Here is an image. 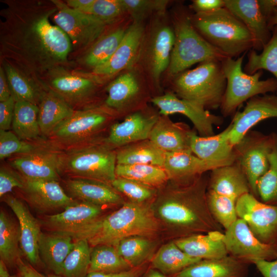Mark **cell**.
I'll use <instances>...</instances> for the list:
<instances>
[{
    "instance_id": "obj_56",
    "label": "cell",
    "mask_w": 277,
    "mask_h": 277,
    "mask_svg": "<svg viewBox=\"0 0 277 277\" xmlns=\"http://www.w3.org/2000/svg\"><path fill=\"white\" fill-rule=\"evenodd\" d=\"M252 264L263 277H277V258L272 261L256 260Z\"/></svg>"
},
{
    "instance_id": "obj_17",
    "label": "cell",
    "mask_w": 277,
    "mask_h": 277,
    "mask_svg": "<svg viewBox=\"0 0 277 277\" xmlns=\"http://www.w3.org/2000/svg\"><path fill=\"white\" fill-rule=\"evenodd\" d=\"M159 116L140 112L130 114L120 123L112 125L108 135L102 143L116 150L125 145L149 139L152 129Z\"/></svg>"
},
{
    "instance_id": "obj_45",
    "label": "cell",
    "mask_w": 277,
    "mask_h": 277,
    "mask_svg": "<svg viewBox=\"0 0 277 277\" xmlns=\"http://www.w3.org/2000/svg\"><path fill=\"white\" fill-rule=\"evenodd\" d=\"M86 240L74 241V245L66 257L62 268L63 277H86L92 249Z\"/></svg>"
},
{
    "instance_id": "obj_60",
    "label": "cell",
    "mask_w": 277,
    "mask_h": 277,
    "mask_svg": "<svg viewBox=\"0 0 277 277\" xmlns=\"http://www.w3.org/2000/svg\"><path fill=\"white\" fill-rule=\"evenodd\" d=\"M268 24L272 30L274 26H277V7L271 9L266 15Z\"/></svg>"
},
{
    "instance_id": "obj_33",
    "label": "cell",
    "mask_w": 277,
    "mask_h": 277,
    "mask_svg": "<svg viewBox=\"0 0 277 277\" xmlns=\"http://www.w3.org/2000/svg\"><path fill=\"white\" fill-rule=\"evenodd\" d=\"M116 164H150L163 167L165 152L149 139L117 148Z\"/></svg>"
},
{
    "instance_id": "obj_41",
    "label": "cell",
    "mask_w": 277,
    "mask_h": 277,
    "mask_svg": "<svg viewBox=\"0 0 277 277\" xmlns=\"http://www.w3.org/2000/svg\"><path fill=\"white\" fill-rule=\"evenodd\" d=\"M131 268L114 246L98 245L92 249L88 273H115Z\"/></svg>"
},
{
    "instance_id": "obj_42",
    "label": "cell",
    "mask_w": 277,
    "mask_h": 277,
    "mask_svg": "<svg viewBox=\"0 0 277 277\" xmlns=\"http://www.w3.org/2000/svg\"><path fill=\"white\" fill-rule=\"evenodd\" d=\"M247 57L244 68L245 73L253 74L259 70H265L271 72L277 81V26L272 28L271 37L262 52L259 54L251 49L248 51Z\"/></svg>"
},
{
    "instance_id": "obj_52",
    "label": "cell",
    "mask_w": 277,
    "mask_h": 277,
    "mask_svg": "<svg viewBox=\"0 0 277 277\" xmlns=\"http://www.w3.org/2000/svg\"><path fill=\"white\" fill-rule=\"evenodd\" d=\"M24 183V177L16 170L9 167L1 166L0 169L1 197H4L14 188L22 189Z\"/></svg>"
},
{
    "instance_id": "obj_58",
    "label": "cell",
    "mask_w": 277,
    "mask_h": 277,
    "mask_svg": "<svg viewBox=\"0 0 277 277\" xmlns=\"http://www.w3.org/2000/svg\"><path fill=\"white\" fill-rule=\"evenodd\" d=\"M12 96L7 78L3 66L0 67V102L5 101Z\"/></svg>"
},
{
    "instance_id": "obj_1",
    "label": "cell",
    "mask_w": 277,
    "mask_h": 277,
    "mask_svg": "<svg viewBox=\"0 0 277 277\" xmlns=\"http://www.w3.org/2000/svg\"><path fill=\"white\" fill-rule=\"evenodd\" d=\"M1 10V60H6L33 79L67 63L71 42L50 18L57 10L51 1H6Z\"/></svg>"
},
{
    "instance_id": "obj_8",
    "label": "cell",
    "mask_w": 277,
    "mask_h": 277,
    "mask_svg": "<svg viewBox=\"0 0 277 277\" xmlns=\"http://www.w3.org/2000/svg\"><path fill=\"white\" fill-rule=\"evenodd\" d=\"M116 150L93 143L63 153L62 171L72 175L111 185L116 178Z\"/></svg>"
},
{
    "instance_id": "obj_18",
    "label": "cell",
    "mask_w": 277,
    "mask_h": 277,
    "mask_svg": "<svg viewBox=\"0 0 277 277\" xmlns=\"http://www.w3.org/2000/svg\"><path fill=\"white\" fill-rule=\"evenodd\" d=\"M225 7L247 28L253 38V49L262 51L272 36L259 0H224Z\"/></svg>"
},
{
    "instance_id": "obj_38",
    "label": "cell",
    "mask_w": 277,
    "mask_h": 277,
    "mask_svg": "<svg viewBox=\"0 0 277 277\" xmlns=\"http://www.w3.org/2000/svg\"><path fill=\"white\" fill-rule=\"evenodd\" d=\"M201 260L186 254L174 241L159 249L152 259V265L162 273L174 275Z\"/></svg>"
},
{
    "instance_id": "obj_22",
    "label": "cell",
    "mask_w": 277,
    "mask_h": 277,
    "mask_svg": "<svg viewBox=\"0 0 277 277\" xmlns=\"http://www.w3.org/2000/svg\"><path fill=\"white\" fill-rule=\"evenodd\" d=\"M70 194L81 202L103 207L122 205L121 195L108 183L86 178L71 177L65 182Z\"/></svg>"
},
{
    "instance_id": "obj_11",
    "label": "cell",
    "mask_w": 277,
    "mask_h": 277,
    "mask_svg": "<svg viewBox=\"0 0 277 277\" xmlns=\"http://www.w3.org/2000/svg\"><path fill=\"white\" fill-rule=\"evenodd\" d=\"M228 255L249 265L256 260L272 261L277 258V245L260 241L246 222L238 218L223 235Z\"/></svg>"
},
{
    "instance_id": "obj_55",
    "label": "cell",
    "mask_w": 277,
    "mask_h": 277,
    "mask_svg": "<svg viewBox=\"0 0 277 277\" xmlns=\"http://www.w3.org/2000/svg\"><path fill=\"white\" fill-rule=\"evenodd\" d=\"M19 277H63L56 274L45 275L37 271L29 262L21 258L16 265Z\"/></svg>"
},
{
    "instance_id": "obj_10",
    "label": "cell",
    "mask_w": 277,
    "mask_h": 277,
    "mask_svg": "<svg viewBox=\"0 0 277 277\" xmlns=\"http://www.w3.org/2000/svg\"><path fill=\"white\" fill-rule=\"evenodd\" d=\"M109 108L94 107L74 111L60 124L51 137L59 143L76 144L92 137L104 129L113 117Z\"/></svg>"
},
{
    "instance_id": "obj_48",
    "label": "cell",
    "mask_w": 277,
    "mask_h": 277,
    "mask_svg": "<svg viewBox=\"0 0 277 277\" xmlns=\"http://www.w3.org/2000/svg\"><path fill=\"white\" fill-rule=\"evenodd\" d=\"M111 185L118 192L129 199V201L137 203H149L155 197L158 189L130 179L117 177Z\"/></svg>"
},
{
    "instance_id": "obj_12",
    "label": "cell",
    "mask_w": 277,
    "mask_h": 277,
    "mask_svg": "<svg viewBox=\"0 0 277 277\" xmlns=\"http://www.w3.org/2000/svg\"><path fill=\"white\" fill-rule=\"evenodd\" d=\"M236 211L260 241L277 245V205L264 203L248 193L237 200Z\"/></svg>"
},
{
    "instance_id": "obj_57",
    "label": "cell",
    "mask_w": 277,
    "mask_h": 277,
    "mask_svg": "<svg viewBox=\"0 0 277 277\" xmlns=\"http://www.w3.org/2000/svg\"><path fill=\"white\" fill-rule=\"evenodd\" d=\"M142 269L137 267L115 273H104L99 272H89L86 277H138Z\"/></svg>"
},
{
    "instance_id": "obj_21",
    "label": "cell",
    "mask_w": 277,
    "mask_h": 277,
    "mask_svg": "<svg viewBox=\"0 0 277 277\" xmlns=\"http://www.w3.org/2000/svg\"><path fill=\"white\" fill-rule=\"evenodd\" d=\"M102 212L101 206L76 202L59 213L45 216L40 223L50 232L68 234L97 219Z\"/></svg>"
},
{
    "instance_id": "obj_19",
    "label": "cell",
    "mask_w": 277,
    "mask_h": 277,
    "mask_svg": "<svg viewBox=\"0 0 277 277\" xmlns=\"http://www.w3.org/2000/svg\"><path fill=\"white\" fill-rule=\"evenodd\" d=\"M20 190L30 205L41 212L65 209L76 203L67 195L56 181L25 178L24 186Z\"/></svg>"
},
{
    "instance_id": "obj_25",
    "label": "cell",
    "mask_w": 277,
    "mask_h": 277,
    "mask_svg": "<svg viewBox=\"0 0 277 277\" xmlns=\"http://www.w3.org/2000/svg\"><path fill=\"white\" fill-rule=\"evenodd\" d=\"M226 165L222 162L205 161L196 156L191 150H183L165 152L163 168L169 181L179 182L192 179Z\"/></svg>"
},
{
    "instance_id": "obj_16",
    "label": "cell",
    "mask_w": 277,
    "mask_h": 277,
    "mask_svg": "<svg viewBox=\"0 0 277 277\" xmlns=\"http://www.w3.org/2000/svg\"><path fill=\"white\" fill-rule=\"evenodd\" d=\"M277 117V95L266 94L249 99L243 111L236 112L231 122L229 139L234 146L259 122Z\"/></svg>"
},
{
    "instance_id": "obj_29",
    "label": "cell",
    "mask_w": 277,
    "mask_h": 277,
    "mask_svg": "<svg viewBox=\"0 0 277 277\" xmlns=\"http://www.w3.org/2000/svg\"><path fill=\"white\" fill-rule=\"evenodd\" d=\"M222 231H212L177 239L174 242L191 257L201 260L217 259L228 255Z\"/></svg>"
},
{
    "instance_id": "obj_27",
    "label": "cell",
    "mask_w": 277,
    "mask_h": 277,
    "mask_svg": "<svg viewBox=\"0 0 277 277\" xmlns=\"http://www.w3.org/2000/svg\"><path fill=\"white\" fill-rule=\"evenodd\" d=\"M192 132L186 124L173 122L168 116L162 115L153 126L149 139L165 152L191 150Z\"/></svg>"
},
{
    "instance_id": "obj_13",
    "label": "cell",
    "mask_w": 277,
    "mask_h": 277,
    "mask_svg": "<svg viewBox=\"0 0 277 277\" xmlns=\"http://www.w3.org/2000/svg\"><path fill=\"white\" fill-rule=\"evenodd\" d=\"M52 1L57 8L53 20L68 36L74 47H84L100 37L106 23L91 14L70 8L65 2Z\"/></svg>"
},
{
    "instance_id": "obj_34",
    "label": "cell",
    "mask_w": 277,
    "mask_h": 277,
    "mask_svg": "<svg viewBox=\"0 0 277 277\" xmlns=\"http://www.w3.org/2000/svg\"><path fill=\"white\" fill-rule=\"evenodd\" d=\"M12 96L15 101H26L38 105L44 91L39 84L13 64L1 60Z\"/></svg>"
},
{
    "instance_id": "obj_9",
    "label": "cell",
    "mask_w": 277,
    "mask_h": 277,
    "mask_svg": "<svg viewBox=\"0 0 277 277\" xmlns=\"http://www.w3.org/2000/svg\"><path fill=\"white\" fill-rule=\"evenodd\" d=\"M276 134L266 135L250 130L234 146L236 160L246 174L250 193L258 199L257 184L269 169V155Z\"/></svg>"
},
{
    "instance_id": "obj_50",
    "label": "cell",
    "mask_w": 277,
    "mask_h": 277,
    "mask_svg": "<svg viewBox=\"0 0 277 277\" xmlns=\"http://www.w3.org/2000/svg\"><path fill=\"white\" fill-rule=\"evenodd\" d=\"M125 11L139 23L153 12L163 13L168 4L166 0H121Z\"/></svg>"
},
{
    "instance_id": "obj_61",
    "label": "cell",
    "mask_w": 277,
    "mask_h": 277,
    "mask_svg": "<svg viewBox=\"0 0 277 277\" xmlns=\"http://www.w3.org/2000/svg\"><path fill=\"white\" fill-rule=\"evenodd\" d=\"M259 3L266 15L271 9L277 7V0H259Z\"/></svg>"
},
{
    "instance_id": "obj_6",
    "label": "cell",
    "mask_w": 277,
    "mask_h": 277,
    "mask_svg": "<svg viewBox=\"0 0 277 277\" xmlns=\"http://www.w3.org/2000/svg\"><path fill=\"white\" fill-rule=\"evenodd\" d=\"M191 15L183 11L174 21V42L168 72L171 76L186 70L196 63L228 57L206 42L193 27Z\"/></svg>"
},
{
    "instance_id": "obj_63",
    "label": "cell",
    "mask_w": 277,
    "mask_h": 277,
    "mask_svg": "<svg viewBox=\"0 0 277 277\" xmlns=\"http://www.w3.org/2000/svg\"><path fill=\"white\" fill-rule=\"evenodd\" d=\"M146 277H166L165 275H163L161 273L157 272L156 271H150Z\"/></svg>"
},
{
    "instance_id": "obj_5",
    "label": "cell",
    "mask_w": 277,
    "mask_h": 277,
    "mask_svg": "<svg viewBox=\"0 0 277 277\" xmlns=\"http://www.w3.org/2000/svg\"><path fill=\"white\" fill-rule=\"evenodd\" d=\"M175 76L173 88L180 98L198 103L206 109L220 107L227 84L221 61L201 63Z\"/></svg>"
},
{
    "instance_id": "obj_14",
    "label": "cell",
    "mask_w": 277,
    "mask_h": 277,
    "mask_svg": "<svg viewBox=\"0 0 277 277\" xmlns=\"http://www.w3.org/2000/svg\"><path fill=\"white\" fill-rule=\"evenodd\" d=\"M152 103L160 109L162 115L182 114L193 123L201 136L214 134V125H220L223 122L222 116L210 112L200 104L178 97L172 93L154 97Z\"/></svg>"
},
{
    "instance_id": "obj_3",
    "label": "cell",
    "mask_w": 277,
    "mask_h": 277,
    "mask_svg": "<svg viewBox=\"0 0 277 277\" xmlns=\"http://www.w3.org/2000/svg\"><path fill=\"white\" fill-rule=\"evenodd\" d=\"M159 229L160 223L151 203L129 201L112 213L101 216L66 235L74 241L86 240L93 247L103 245L115 247L126 238L135 235L150 238Z\"/></svg>"
},
{
    "instance_id": "obj_36",
    "label": "cell",
    "mask_w": 277,
    "mask_h": 277,
    "mask_svg": "<svg viewBox=\"0 0 277 277\" xmlns=\"http://www.w3.org/2000/svg\"><path fill=\"white\" fill-rule=\"evenodd\" d=\"M20 229L17 224L3 210L0 212V257L7 267L16 266L21 258Z\"/></svg>"
},
{
    "instance_id": "obj_24",
    "label": "cell",
    "mask_w": 277,
    "mask_h": 277,
    "mask_svg": "<svg viewBox=\"0 0 277 277\" xmlns=\"http://www.w3.org/2000/svg\"><path fill=\"white\" fill-rule=\"evenodd\" d=\"M143 32L140 23L135 22L130 26L114 54L106 62L93 68L92 73L96 76H110L129 67L138 53Z\"/></svg>"
},
{
    "instance_id": "obj_49",
    "label": "cell",
    "mask_w": 277,
    "mask_h": 277,
    "mask_svg": "<svg viewBox=\"0 0 277 277\" xmlns=\"http://www.w3.org/2000/svg\"><path fill=\"white\" fill-rule=\"evenodd\" d=\"M44 145L33 144L19 138L10 130H0V159L3 160L13 154L31 152Z\"/></svg>"
},
{
    "instance_id": "obj_53",
    "label": "cell",
    "mask_w": 277,
    "mask_h": 277,
    "mask_svg": "<svg viewBox=\"0 0 277 277\" xmlns=\"http://www.w3.org/2000/svg\"><path fill=\"white\" fill-rule=\"evenodd\" d=\"M15 101L11 96L5 101L0 102V130H9L14 116Z\"/></svg>"
},
{
    "instance_id": "obj_39",
    "label": "cell",
    "mask_w": 277,
    "mask_h": 277,
    "mask_svg": "<svg viewBox=\"0 0 277 277\" xmlns=\"http://www.w3.org/2000/svg\"><path fill=\"white\" fill-rule=\"evenodd\" d=\"M115 174L117 177L134 180L157 189L169 181L163 167L150 164H116Z\"/></svg>"
},
{
    "instance_id": "obj_54",
    "label": "cell",
    "mask_w": 277,
    "mask_h": 277,
    "mask_svg": "<svg viewBox=\"0 0 277 277\" xmlns=\"http://www.w3.org/2000/svg\"><path fill=\"white\" fill-rule=\"evenodd\" d=\"M191 8L195 13H208L225 7L224 0H194Z\"/></svg>"
},
{
    "instance_id": "obj_23",
    "label": "cell",
    "mask_w": 277,
    "mask_h": 277,
    "mask_svg": "<svg viewBox=\"0 0 277 277\" xmlns=\"http://www.w3.org/2000/svg\"><path fill=\"white\" fill-rule=\"evenodd\" d=\"M231 123L223 131L209 136L197 135L192 131L190 135V148L200 159L211 162L230 164L236 160L234 146L229 139Z\"/></svg>"
},
{
    "instance_id": "obj_7",
    "label": "cell",
    "mask_w": 277,
    "mask_h": 277,
    "mask_svg": "<svg viewBox=\"0 0 277 277\" xmlns=\"http://www.w3.org/2000/svg\"><path fill=\"white\" fill-rule=\"evenodd\" d=\"M244 53L236 58L226 57L221 61L227 84L220 107L224 117L233 115L236 109L251 98L269 92H276L277 81L274 77L260 79L263 74L259 70L248 74L242 70Z\"/></svg>"
},
{
    "instance_id": "obj_4",
    "label": "cell",
    "mask_w": 277,
    "mask_h": 277,
    "mask_svg": "<svg viewBox=\"0 0 277 277\" xmlns=\"http://www.w3.org/2000/svg\"><path fill=\"white\" fill-rule=\"evenodd\" d=\"M192 24L210 45L227 57L237 58L253 49V38L245 25L225 7L191 15Z\"/></svg>"
},
{
    "instance_id": "obj_32",
    "label": "cell",
    "mask_w": 277,
    "mask_h": 277,
    "mask_svg": "<svg viewBox=\"0 0 277 277\" xmlns=\"http://www.w3.org/2000/svg\"><path fill=\"white\" fill-rule=\"evenodd\" d=\"M174 42V31L168 26L160 27L153 36L148 62L151 76L155 81L168 68Z\"/></svg>"
},
{
    "instance_id": "obj_40",
    "label": "cell",
    "mask_w": 277,
    "mask_h": 277,
    "mask_svg": "<svg viewBox=\"0 0 277 277\" xmlns=\"http://www.w3.org/2000/svg\"><path fill=\"white\" fill-rule=\"evenodd\" d=\"M139 86L135 76L130 72L121 74L107 87L106 106L119 110L124 107L138 93Z\"/></svg>"
},
{
    "instance_id": "obj_51",
    "label": "cell",
    "mask_w": 277,
    "mask_h": 277,
    "mask_svg": "<svg viewBox=\"0 0 277 277\" xmlns=\"http://www.w3.org/2000/svg\"><path fill=\"white\" fill-rule=\"evenodd\" d=\"M124 11L121 0H94L89 14L107 24L116 19Z\"/></svg>"
},
{
    "instance_id": "obj_28",
    "label": "cell",
    "mask_w": 277,
    "mask_h": 277,
    "mask_svg": "<svg viewBox=\"0 0 277 277\" xmlns=\"http://www.w3.org/2000/svg\"><path fill=\"white\" fill-rule=\"evenodd\" d=\"M249 265L228 255L217 259L202 260L173 277H247Z\"/></svg>"
},
{
    "instance_id": "obj_44",
    "label": "cell",
    "mask_w": 277,
    "mask_h": 277,
    "mask_svg": "<svg viewBox=\"0 0 277 277\" xmlns=\"http://www.w3.org/2000/svg\"><path fill=\"white\" fill-rule=\"evenodd\" d=\"M115 247L120 255L135 268L150 257L155 246L149 238L135 235L123 239Z\"/></svg>"
},
{
    "instance_id": "obj_46",
    "label": "cell",
    "mask_w": 277,
    "mask_h": 277,
    "mask_svg": "<svg viewBox=\"0 0 277 277\" xmlns=\"http://www.w3.org/2000/svg\"><path fill=\"white\" fill-rule=\"evenodd\" d=\"M206 197L209 210L214 220L225 230L229 228L238 219L236 202L208 189Z\"/></svg>"
},
{
    "instance_id": "obj_31",
    "label": "cell",
    "mask_w": 277,
    "mask_h": 277,
    "mask_svg": "<svg viewBox=\"0 0 277 277\" xmlns=\"http://www.w3.org/2000/svg\"><path fill=\"white\" fill-rule=\"evenodd\" d=\"M38 106L39 126L42 135L45 136H50L74 112L71 105L52 90L44 92Z\"/></svg>"
},
{
    "instance_id": "obj_47",
    "label": "cell",
    "mask_w": 277,
    "mask_h": 277,
    "mask_svg": "<svg viewBox=\"0 0 277 277\" xmlns=\"http://www.w3.org/2000/svg\"><path fill=\"white\" fill-rule=\"evenodd\" d=\"M269 159V169L257 184L258 198L264 203L277 205V134Z\"/></svg>"
},
{
    "instance_id": "obj_20",
    "label": "cell",
    "mask_w": 277,
    "mask_h": 277,
    "mask_svg": "<svg viewBox=\"0 0 277 277\" xmlns=\"http://www.w3.org/2000/svg\"><path fill=\"white\" fill-rule=\"evenodd\" d=\"M3 201L12 209L18 221L20 229V246L22 253L33 266L42 262L38 243L42 233L41 223L31 213L26 206L12 195L4 197Z\"/></svg>"
},
{
    "instance_id": "obj_37",
    "label": "cell",
    "mask_w": 277,
    "mask_h": 277,
    "mask_svg": "<svg viewBox=\"0 0 277 277\" xmlns=\"http://www.w3.org/2000/svg\"><path fill=\"white\" fill-rule=\"evenodd\" d=\"M12 126L14 133L21 140H37L42 135L38 105L26 101H15Z\"/></svg>"
},
{
    "instance_id": "obj_59",
    "label": "cell",
    "mask_w": 277,
    "mask_h": 277,
    "mask_svg": "<svg viewBox=\"0 0 277 277\" xmlns=\"http://www.w3.org/2000/svg\"><path fill=\"white\" fill-rule=\"evenodd\" d=\"M94 0H68L66 4L75 10L89 14Z\"/></svg>"
},
{
    "instance_id": "obj_43",
    "label": "cell",
    "mask_w": 277,
    "mask_h": 277,
    "mask_svg": "<svg viewBox=\"0 0 277 277\" xmlns=\"http://www.w3.org/2000/svg\"><path fill=\"white\" fill-rule=\"evenodd\" d=\"M126 31L118 28L100 38L84 56V64L93 69L106 62L117 49Z\"/></svg>"
},
{
    "instance_id": "obj_26",
    "label": "cell",
    "mask_w": 277,
    "mask_h": 277,
    "mask_svg": "<svg viewBox=\"0 0 277 277\" xmlns=\"http://www.w3.org/2000/svg\"><path fill=\"white\" fill-rule=\"evenodd\" d=\"M208 189L235 201L250 193L247 178L238 161L210 171Z\"/></svg>"
},
{
    "instance_id": "obj_30",
    "label": "cell",
    "mask_w": 277,
    "mask_h": 277,
    "mask_svg": "<svg viewBox=\"0 0 277 277\" xmlns=\"http://www.w3.org/2000/svg\"><path fill=\"white\" fill-rule=\"evenodd\" d=\"M74 245V241L69 235L42 232L38 243L40 259L54 274L61 275L64 262Z\"/></svg>"
},
{
    "instance_id": "obj_35",
    "label": "cell",
    "mask_w": 277,
    "mask_h": 277,
    "mask_svg": "<svg viewBox=\"0 0 277 277\" xmlns=\"http://www.w3.org/2000/svg\"><path fill=\"white\" fill-rule=\"evenodd\" d=\"M50 84L51 90L70 105L85 100L95 88V83L92 80L67 73L55 75L50 79Z\"/></svg>"
},
{
    "instance_id": "obj_2",
    "label": "cell",
    "mask_w": 277,
    "mask_h": 277,
    "mask_svg": "<svg viewBox=\"0 0 277 277\" xmlns=\"http://www.w3.org/2000/svg\"><path fill=\"white\" fill-rule=\"evenodd\" d=\"M205 173L185 181L168 182L157 190L151 203L156 218L168 225L177 239L212 231L222 232L209 210Z\"/></svg>"
},
{
    "instance_id": "obj_62",
    "label": "cell",
    "mask_w": 277,
    "mask_h": 277,
    "mask_svg": "<svg viewBox=\"0 0 277 277\" xmlns=\"http://www.w3.org/2000/svg\"><path fill=\"white\" fill-rule=\"evenodd\" d=\"M0 277H19L18 275H11L9 273L8 267L2 261L0 260Z\"/></svg>"
},
{
    "instance_id": "obj_15",
    "label": "cell",
    "mask_w": 277,
    "mask_h": 277,
    "mask_svg": "<svg viewBox=\"0 0 277 277\" xmlns=\"http://www.w3.org/2000/svg\"><path fill=\"white\" fill-rule=\"evenodd\" d=\"M63 155L59 151L44 145L31 152L15 156L10 161V165L25 179L58 181Z\"/></svg>"
}]
</instances>
